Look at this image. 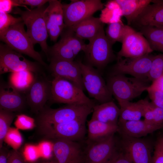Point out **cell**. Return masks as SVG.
Here are the masks:
<instances>
[{
  "mask_svg": "<svg viewBox=\"0 0 163 163\" xmlns=\"http://www.w3.org/2000/svg\"><path fill=\"white\" fill-rule=\"evenodd\" d=\"M27 104L25 94L9 82L1 81L0 109L15 112L21 111Z\"/></svg>",
  "mask_w": 163,
  "mask_h": 163,
  "instance_id": "20",
  "label": "cell"
},
{
  "mask_svg": "<svg viewBox=\"0 0 163 163\" xmlns=\"http://www.w3.org/2000/svg\"><path fill=\"white\" fill-rule=\"evenodd\" d=\"M8 163H26L23 156L18 150L13 149L9 152Z\"/></svg>",
  "mask_w": 163,
  "mask_h": 163,
  "instance_id": "38",
  "label": "cell"
},
{
  "mask_svg": "<svg viewBox=\"0 0 163 163\" xmlns=\"http://www.w3.org/2000/svg\"><path fill=\"white\" fill-rule=\"evenodd\" d=\"M152 163H163V152L158 141L155 147Z\"/></svg>",
  "mask_w": 163,
  "mask_h": 163,
  "instance_id": "41",
  "label": "cell"
},
{
  "mask_svg": "<svg viewBox=\"0 0 163 163\" xmlns=\"http://www.w3.org/2000/svg\"><path fill=\"white\" fill-rule=\"evenodd\" d=\"M109 163H133L123 153H117Z\"/></svg>",
  "mask_w": 163,
  "mask_h": 163,
  "instance_id": "42",
  "label": "cell"
},
{
  "mask_svg": "<svg viewBox=\"0 0 163 163\" xmlns=\"http://www.w3.org/2000/svg\"><path fill=\"white\" fill-rule=\"evenodd\" d=\"M50 60L49 69L54 78L66 79L82 90H84L81 70L78 61L54 59Z\"/></svg>",
  "mask_w": 163,
  "mask_h": 163,
  "instance_id": "16",
  "label": "cell"
},
{
  "mask_svg": "<svg viewBox=\"0 0 163 163\" xmlns=\"http://www.w3.org/2000/svg\"><path fill=\"white\" fill-rule=\"evenodd\" d=\"M92 119L109 124L118 125L120 108L112 101L95 105Z\"/></svg>",
  "mask_w": 163,
  "mask_h": 163,
  "instance_id": "24",
  "label": "cell"
},
{
  "mask_svg": "<svg viewBox=\"0 0 163 163\" xmlns=\"http://www.w3.org/2000/svg\"><path fill=\"white\" fill-rule=\"evenodd\" d=\"M83 91L68 80L54 77L51 81L50 100L54 103L86 105L93 107L95 105L94 101L88 97Z\"/></svg>",
  "mask_w": 163,
  "mask_h": 163,
  "instance_id": "5",
  "label": "cell"
},
{
  "mask_svg": "<svg viewBox=\"0 0 163 163\" xmlns=\"http://www.w3.org/2000/svg\"><path fill=\"white\" fill-rule=\"evenodd\" d=\"M16 114L14 112L0 109V148Z\"/></svg>",
  "mask_w": 163,
  "mask_h": 163,
  "instance_id": "31",
  "label": "cell"
},
{
  "mask_svg": "<svg viewBox=\"0 0 163 163\" xmlns=\"http://www.w3.org/2000/svg\"><path fill=\"white\" fill-rule=\"evenodd\" d=\"M157 141L159 143L163 152V136L160 138Z\"/></svg>",
  "mask_w": 163,
  "mask_h": 163,
  "instance_id": "47",
  "label": "cell"
},
{
  "mask_svg": "<svg viewBox=\"0 0 163 163\" xmlns=\"http://www.w3.org/2000/svg\"><path fill=\"white\" fill-rule=\"evenodd\" d=\"M114 134L88 142L85 149L86 163H109L116 155V141Z\"/></svg>",
  "mask_w": 163,
  "mask_h": 163,
  "instance_id": "15",
  "label": "cell"
},
{
  "mask_svg": "<svg viewBox=\"0 0 163 163\" xmlns=\"http://www.w3.org/2000/svg\"><path fill=\"white\" fill-rule=\"evenodd\" d=\"M147 79L128 77L121 74H111L107 82L108 89L118 103L130 101L141 95L149 86Z\"/></svg>",
  "mask_w": 163,
  "mask_h": 163,
  "instance_id": "3",
  "label": "cell"
},
{
  "mask_svg": "<svg viewBox=\"0 0 163 163\" xmlns=\"http://www.w3.org/2000/svg\"><path fill=\"white\" fill-rule=\"evenodd\" d=\"M153 56L149 54L134 58H117L112 74H127L136 78L148 80Z\"/></svg>",
  "mask_w": 163,
  "mask_h": 163,
  "instance_id": "14",
  "label": "cell"
},
{
  "mask_svg": "<svg viewBox=\"0 0 163 163\" xmlns=\"http://www.w3.org/2000/svg\"><path fill=\"white\" fill-rule=\"evenodd\" d=\"M18 6L15 0H0V11L9 13L14 7Z\"/></svg>",
  "mask_w": 163,
  "mask_h": 163,
  "instance_id": "39",
  "label": "cell"
},
{
  "mask_svg": "<svg viewBox=\"0 0 163 163\" xmlns=\"http://www.w3.org/2000/svg\"><path fill=\"white\" fill-rule=\"evenodd\" d=\"M28 71L36 74L41 73L37 63L30 61L21 54L12 50L6 44L0 45V73Z\"/></svg>",
  "mask_w": 163,
  "mask_h": 163,
  "instance_id": "12",
  "label": "cell"
},
{
  "mask_svg": "<svg viewBox=\"0 0 163 163\" xmlns=\"http://www.w3.org/2000/svg\"><path fill=\"white\" fill-rule=\"evenodd\" d=\"M43 14L48 35L51 40L55 42L66 27L62 4L59 1L49 0Z\"/></svg>",
  "mask_w": 163,
  "mask_h": 163,
  "instance_id": "17",
  "label": "cell"
},
{
  "mask_svg": "<svg viewBox=\"0 0 163 163\" xmlns=\"http://www.w3.org/2000/svg\"><path fill=\"white\" fill-rule=\"evenodd\" d=\"M132 24L138 28L147 26L163 27V0H154L145 8Z\"/></svg>",
  "mask_w": 163,
  "mask_h": 163,
  "instance_id": "21",
  "label": "cell"
},
{
  "mask_svg": "<svg viewBox=\"0 0 163 163\" xmlns=\"http://www.w3.org/2000/svg\"><path fill=\"white\" fill-rule=\"evenodd\" d=\"M23 21L0 32V38L10 48L21 54L28 56L47 67L40 54L34 49L31 39L24 29Z\"/></svg>",
  "mask_w": 163,
  "mask_h": 163,
  "instance_id": "4",
  "label": "cell"
},
{
  "mask_svg": "<svg viewBox=\"0 0 163 163\" xmlns=\"http://www.w3.org/2000/svg\"><path fill=\"white\" fill-rule=\"evenodd\" d=\"M113 44L107 37L104 29L89 41L84 51L89 65L103 69L113 59Z\"/></svg>",
  "mask_w": 163,
  "mask_h": 163,
  "instance_id": "7",
  "label": "cell"
},
{
  "mask_svg": "<svg viewBox=\"0 0 163 163\" xmlns=\"http://www.w3.org/2000/svg\"><path fill=\"white\" fill-rule=\"evenodd\" d=\"M41 148L45 155L48 154L50 155L51 152L52 147L50 143L47 142L43 143L41 145Z\"/></svg>",
  "mask_w": 163,
  "mask_h": 163,
  "instance_id": "45",
  "label": "cell"
},
{
  "mask_svg": "<svg viewBox=\"0 0 163 163\" xmlns=\"http://www.w3.org/2000/svg\"><path fill=\"white\" fill-rule=\"evenodd\" d=\"M26 152L30 156H35L36 151L35 148L32 146H28L25 149Z\"/></svg>",
  "mask_w": 163,
  "mask_h": 163,
  "instance_id": "46",
  "label": "cell"
},
{
  "mask_svg": "<svg viewBox=\"0 0 163 163\" xmlns=\"http://www.w3.org/2000/svg\"><path fill=\"white\" fill-rule=\"evenodd\" d=\"M9 152L3 147L0 148V163H8Z\"/></svg>",
  "mask_w": 163,
  "mask_h": 163,
  "instance_id": "44",
  "label": "cell"
},
{
  "mask_svg": "<svg viewBox=\"0 0 163 163\" xmlns=\"http://www.w3.org/2000/svg\"><path fill=\"white\" fill-rule=\"evenodd\" d=\"M38 163H58V162L56 160L45 161Z\"/></svg>",
  "mask_w": 163,
  "mask_h": 163,
  "instance_id": "48",
  "label": "cell"
},
{
  "mask_svg": "<svg viewBox=\"0 0 163 163\" xmlns=\"http://www.w3.org/2000/svg\"><path fill=\"white\" fill-rule=\"evenodd\" d=\"M83 84L90 97L100 104L112 100V95L99 71L88 64L78 61Z\"/></svg>",
  "mask_w": 163,
  "mask_h": 163,
  "instance_id": "8",
  "label": "cell"
},
{
  "mask_svg": "<svg viewBox=\"0 0 163 163\" xmlns=\"http://www.w3.org/2000/svg\"><path fill=\"white\" fill-rule=\"evenodd\" d=\"M120 7L123 16L130 26L152 0H115Z\"/></svg>",
  "mask_w": 163,
  "mask_h": 163,
  "instance_id": "25",
  "label": "cell"
},
{
  "mask_svg": "<svg viewBox=\"0 0 163 163\" xmlns=\"http://www.w3.org/2000/svg\"><path fill=\"white\" fill-rule=\"evenodd\" d=\"M125 25L121 21L108 24L105 32L106 36L113 44L121 42Z\"/></svg>",
  "mask_w": 163,
  "mask_h": 163,
  "instance_id": "32",
  "label": "cell"
},
{
  "mask_svg": "<svg viewBox=\"0 0 163 163\" xmlns=\"http://www.w3.org/2000/svg\"><path fill=\"white\" fill-rule=\"evenodd\" d=\"M102 11L99 18L104 24H108L121 21V18L123 16L122 12L115 0L108 1Z\"/></svg>",
  "mask_w": 163,
  "mask_h": 163,
  "instance_id": "30",
  "label": "cell"
},
{
  "mask_svg": "<svg viewBox=\"0 0 163 163\" xmlns=\"http://www.w3.org/2000/svg\"><path fill=\"white\" fill-rule=\"evenodd\" d=\"M153 51L163 53V27L144 26L139 28Z\"/></svg>",
  "mask_w": 163,
  "mask_h": 163,
  "instance_id": "28",
  "label": "cell"
},
{
  "mask_svg": "<svg viewBox=\"0 0 163 163\" xmlns=\"http://www.w3.org/2000/svg\"><path fill=\"white\" fill-rule=\"evenodd\" d=\"M88 143L107 137L118 131V125L106 123L91 118L88 122Z\"/></svg>",
  "mask_w": 163,
  "mask_h": 163,
  "instance_id": "26",
  "label": "cell"
},
{
  "mask_svg": "<svg viewBox=\"0 0 163 163\" xmlns=\"http://www.w3.org/2000/svg\"><path fill=\"white\" fill-rule=\"evenodd\" d=\"M87 118L84 117L39 129L40 133L47 138L76 142L82 139L85 136Z\"/></svg>",
  "mask_w": 163,
  "mask_h": 163,
  "instance_id": "9",
  "label": "cell"
},
{
  "mask_svg": "<svg viewBox=\"0 0 163 163\" xmlns=\"http://www.w3.org/2000/svg\"><path fill=\"white\" fill-rule=\"evenodd\" d=\"M22 21L21 17L15 18L8 13L0 11V32Z\"/></svg>",
  "mask_w": 163,
  "mask_h": 163,
  "instance_id": "34",
  "label": "cell"
},
{
  "mask_svg": "<svg viewBox=\"0 0 163 163\" xmlns=\"http://www.w3.org/2000/svg\"><path fill=\"white\" fill-rule=\"evenodd\" d=\"M149 87L152 89L163 92V75L152 81Z\"/></svg>",
  "mask_w": 163,
  "mask_h": 163,
  "instance_id": "43",
  "label": "cell"
},
{
  "mask_svg": "<svg viewBox=\"0 0 163 163\" xmlns=\"http://www.w3.org/2000/svg\"><path fill=\"white\" fill-rule=\"evenodd\" d=\"M163 75V53L154 56L147 79L153 81Z\"/></svg>",
  "mask_w": 163,
  "mask_h": 163,
  "instance_id": "33",
  "label": "cell"
},
{
  "mask_svg": "<svg viewBox=\"0 0 163 163\" xmlns=\"http://www.w3.org/2000/svg\"><path fill=\"white\" fill-rule=\"evenodd\" d=\"M122 145L123 153L133 163H152L149 144L140 138L122 136Z\"/></svg>",
  "mask_w": 163,
  "mask_h": 163,
  "instance_id": "18",
  "label": "cell"
},
{
  "mask_svg": "<svg viewBox=\"0 0 163 163\" xmlns=\"http://www.w3.org/2000/svg\"><path fill=\"white\" fill-rule=\"evenodd\" d=\"M118 125V131L122 136L137 138L145 136L163 127L141 120L127 121Z\"/></svg>",
  "mask_w": 163,
  "mask_h": 163,
  "instance_id": "22",
  "label": "cell"
},
{
  "mask_svg": "<svg viewBox=\"0 0 163 163\" xmlns=\"http://www.w3.org/2000/svg\"><path fill=\"white\" fill-rule=\"evenodd\" d=\"M18 6L25 7L26 5L30 6L32 9L35 7L39 8L43 5L49 0H15Z\"/></svg>",
  "mask_w": 163,
  "mask_h": 163,
  "instance_id": "37",
  "label": "cell"
},
{
  "mask_svg": "<svg viewBox=\"0 0 163 163\" xmlns=\"http://www.w3.org/2000/svg\"><path fill=\"white\" fill-rule=\"evenodd\" d=\"M46 8L43 6L24 11L16 8L13 13L21 16L27 27V33L33 44H39L47 56L49 47L47 40L49 35L43 16Z\"/></svg>",
  "mask_w": 163,
  "mask_h": 163,
  "instance_id": "1",
  "label": "cell"
},
{
  "mask_svg": "<svg viewBox=\"0 0 163 163\" xmlns=\"http://www.w3.org/2000/svg\"><path fill=\"white\" fill-rule=\"evenodd\" d=\"M53 152L58 163H81L82 147L76 142L63 139H54Z\"/></svg>",
  "mask_w": 163,
  "mask_h": 163,
  "instance_id": "19",
  "label": "cell"
},
{
  "mask_svg": "<svg viewBox=\"0 0 163 163\" xmlns=\"http://www.w3.org/2000/svg\"><path fill=\"white\" fill-rule=\"evenodd\" d=\"M33 73L28 71L11 72L9 83L19 91L25 94L34 80L35 76Z\"/></svg>",
  "mask_w": 163,
  "mask_h": 163,
  "instance_id": "29",
  "label": "cell"
},
{
  "mask_svg": "<svg viewBox=\"0 0 163 163\" xmlns=\"http://www.w3.org/2000/svg\"><path fill=\"white\" fill-rule=\"evenodd\" d=\"M139 101L142 108L143 117L144 118V120L149 123L155 124L154 123L155 106L147 99Z\"/></svg>",
  "mask_w": 163,
  "mask_h": 163,
  "instance_id": "35",
  "label": "cell"
},
{
  "mask_svg": "<svg viewBox=\"0 0 163 163\" xmlns=\"http://www.w3.org/2000/svg\"><path fill=\"white\" fill-rule=\"evenodd\" d=\"M69 27L70 28L78 38L89 41L104 29V23L100 18L92 16Z\"/></svg>",
  "mask_w": 163,
  "mask_h": 163,
  "instance_id": "23",
  "label": "cell"
},
{
  "mask_svg": "<svg viewBox=\"0 0 163 163\" xmlns=\"http://www.w3.org/2000/svg\"><path fill=\"white\" fill-rule=\"evenodd\" d=\"M104 4L100 0H72L62 4L66 27H70L102 10Z\"/></svg>",
  "mask_w": 163,
  "mask_h": 163,
  "instance_id": "10",
  "label": "cell"
},
{
  "mask_svg": "<svg viewBox=\"0 0 163 163\" xmlns=\"http://www.w3.org/2000/svg\"><path fill=\"white\" fill-rule=\"evenodd\" d=\"M120 113L118 123L127 121L140 120L143 117V110L139 101L136 102L125 101L119 103Z\"/></svg>",
  "mask_w": 163,
  "mask_h": 163,
  "instance_id": "27",
  "label": "cell"
},
{
  "mask_svg": "<svg viewBox=\"0 0 163 163\" xmlns=\"http://www.w3.org/2000/svg\"><path fill=\"white\" fill-rule=\"evenodd\" d=\"M122 47L117 58H134L149 54L153 50L147 40L140 32L128 25H125Z\"/></svg>",
  "mask_w": 163,
  "mask_h": 163,
  "instance_id": "11",
  "label": "cell"
},
{
  "mask_svg": "<svg viewBox=\"0 0 163 163\" xmlns=\"http://www.w3.org/2000/svg\"><path fill=\"white\" fill-rule=\"evenodd\" d=\"M40 74H36L34 82L25 94L27 104L32 111L37 114L51 97V81Z\"/></svg>",
  "mask_w": 163,
  "mask_h": 163,
  "instance_id": "13",
  "label": "cell"
},
{
  "mask_svg": "<svg viewBox=\"0 0 163 163\" xmlns=\"http://www.w3.org/2000/svg\"><path fill=\"white\" fill-rule=\"evenodd\" d=\"M93 107L86 105L67 104L57 109L44 108L37 114L39 128L62 123L87 117L93 111Z\"/></svg>",
  "mask_w": 163,
  "mask_h": 163,
  "instance_id": "2",
  "label": "cell"
},
{
  "mask_svg": "<svg viewBox=\"0 0 163 163\" xmlns=\"http://www.w3.org/2000/svg\"><path fill=\"white\" fill-rule=\"evenodd\" d=\"M146 91L152 104L155 107L163 108V92L152 89L149 86Z\"/></svg>",
  "mask_w": 163,
  "mask_h": 163,
  "instance_id": "36",
  "label": "cell"
},
{
  "mask_svg": "<svg viewBox=\"0 0 163 163\" xmlns=\"http://www.w3.org/2000/svg\"><path fill=\"white\" fill-rule=\"evenodd\" d=\"M59 40L49 48L47 57L51 59L74 61L81 51H85L87 45L78 37L70 27H65Z\"/></svg>",
  "mask_w": 163,
  "mask_h": 163,
  "instance_id": "6",
  "label": "cell"
},
{
  "mask_svg": "<svg viewBox=\"0 0 163 163\" xmlns=\"http://www.w3.org/2000/svg\"><path fill=\"white\" fill-rule=\"evenodd\" d=\"M33 119L26 115L22 114L18 116L16 121L17 125H22L25 128H30L33 125Z\"/></svg>",
  "mask_w": 163,
  "mask_h": 163,
  "instance_id": "40",
  "label": "cell"
}]
</instances>
